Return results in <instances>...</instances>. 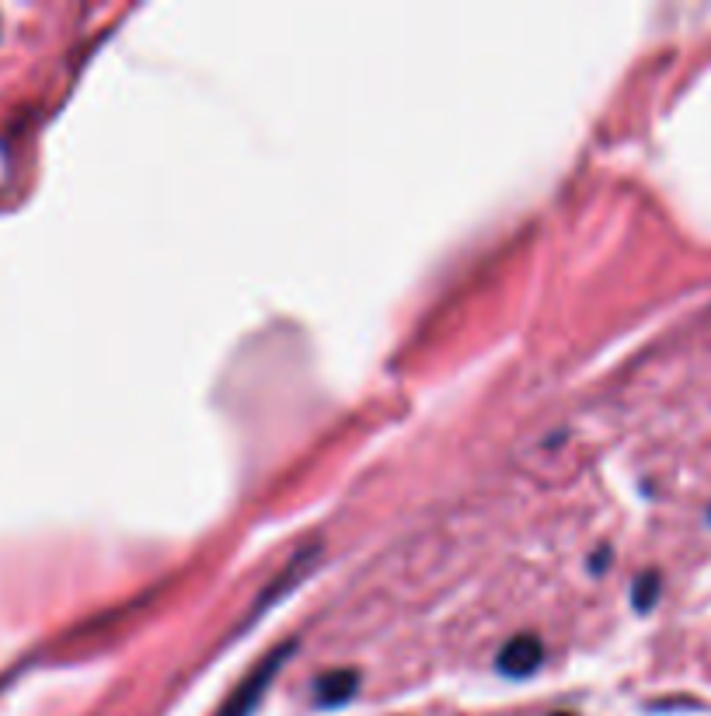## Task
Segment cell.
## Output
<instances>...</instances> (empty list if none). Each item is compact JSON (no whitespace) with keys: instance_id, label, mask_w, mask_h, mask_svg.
I'll use <instances>...</instances> for the list:
<instances>
[{"instance_id":"3957f363","label":"cell","mask_w":711,"mask_h":716,"mask_svg":"<svg viewBox=\"0 0 711 716\" xmlns=\"http://www.w3.org/2000/svg\"><path fill=\"white\" fill-rule=\"evenodd\" d=\"M359 689V671L356 668H335L324 671L314 682V703L318 706H342L349 703Z\"/></svg>"},{"instance_id":"7a4b0ae2","label":"cell","mask_w":711,"mask_h":716,"mask_svg":"<svg viewBox=\"0 0 711 716\" xmlns=\"http://www.w3.org/2000/svg\"><path fill=\"white\" fill-rule=\"evenodd\" d=\"M544 661V644H541V636L537 633H520V636H513L509 644L498 650V671L509 674V678H527L534 674L537 668H541Z\"/></svg>"},{"instance_id":"5b68a950","label":"cell","mask_w":711,"mask_h":716,"mask_svg":"<svg viewBox=\"0 0 711 716\" xmlns=\"http://www.w3.org/2000/svg\"><path fill=\"white\" fill-rule=\"evenodd\" d=\"M551 716H575V713H565V709H562V713H551Z\"/></svg>"},{"instance_id":"277c9868","label":"cell","mask_w":711,"mask_h":716,"mask_svg":"<svg viewBox=\"0 0 711 716\" xmlns=\"http://www.w3.org/2000/svg\"><path fill=\"white\" fill-rule=\"evenodd\" d=\"M660 598V573L656 570H649V573H642L639 577V583H635V609H652V601Z\"/></svg>"},{"instance_id":"6da1fadb","label":"cell","mask_w":711,"mask_h":716,"mask_svg":"<svg viewBox=\"0 0 711 716\" xmlns=\"http://www.w3.org/2000/svg\"><path fill=\"white\" fill-rule=\"evenodd\" d=\"M290 654H294V644H283L276 654H268L265 661H262V664H259L252 674H248V678H244V682H241L234 692H230V700L223 703L220 716H248V713H252V709H255V703L262 700L265 685L276 678V668H279V664H283Z\"/></svg>"}]
</instances>
